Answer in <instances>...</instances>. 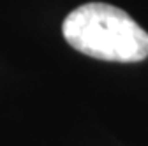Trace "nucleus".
Returning a JSON list of instances; mask_svg holds the SVG:
<instances>
[{"label":"nucleus","mask_w":148,"mask_h":146,"mask_svg":"<svg viewBox=\"0 0 148 146\" xmlns=\"http://www.w3.org/2000/svg\"><path fill=\"white\" fill-rule=\"evenodd\" d=\"M65 41L83 55L108 62H141L148 33L120 7L88 2L71 11L62 25Z\"/></svg>","instance_id":"1"}]
</instances>
